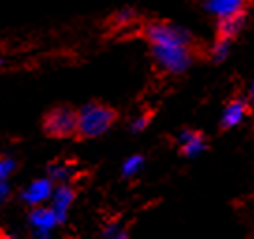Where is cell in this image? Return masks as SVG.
<instances>
[{
  "instance_id": "6da1fadb",
  "label": "cell",
  "mask_w": 254,
  "mask_h": 239,
  "mask_svg": "<svg viewBox=\"0 0 254 239\" xmlns=\"http://www.w3.org/2000/svg\"><path fill=\"white\" fill-rule=\"evenodd\" d=\"M118 118V112L111 105L90 101L77 111V138H97L105 135Z\"/></svg>"
},
{
  "instance_id": "7a4b0ae2",
  "label": "cell",
  "mask_w": 254,
  "mask_h": 239,
  "mask_svg": "<svg viewBox=\"0 0 254 239\" xmlns=\"http://www.w3.org/2000/svg\"><path fill=\"white\" fill-rule=\"evenodd\" d=\"M140 36L150 43V47H190L196 51V38L183 26L167 21H148L140 28Z\"/></svg>"
},
{
  "instance_id": "3957f363",
  "label": "cell",
  "mask_w": 254,
  "mask_h": 239,
  "mask_svg": "<svg viewBox=\"0 0 254 239\" xmlns=\"http://www.w3.org/2000/svg\"><path fill=\"white\" fill-rule=\"evenodd\" d=\"M41 127L51 138L77 136V109H73L71 105H56L45 112Z\"/></svg>"
},
{
  "instance_id": "277c9868",
  "label": "cell",
  "mask_w": 254,
  "mask_h": 239,
  "mask_svg": "<svg viewBox=\"0 0 254 239\" xmlns=\"http://www.w3.org/2000/svg\"><path fill=\"white\" fill-rule=\"evenodd\" d=\"M151 56H153L155 64L167 75H182L189 69L192 60H194V49L151 45Z\"/></svg>"
},
{
  "instance_id": "5b68a950",
  "label": "cell",
  "mask_w": 254,
  "mask_h": 239,
  "mask_svg": "<svg viewBox=\"0 0 254 239\" xmlns=\"http://www.w3.org/2000/svg\"><path fill=\"white\" fill-rule=\"evenodd\" d=\"M51 209L55 211L56 221L58 224L65 223L67 219V213H69V207L73 206V200H75V191L67 183H58L56 189H53V194H51Z\"/></svg>"
},
{
  "instance_id": "8992f818",
  "label": "cell",
  "mask_w": 254,
  "mask_h": 239,
  "mask_svg": "<svg viewBox=\"0 0 254 239\" xmlns=\"http://www.w3.org/2000/svg\"><path fill=\"white\" fill-rule=\"evenodd\" d=\"M247 23V11H239L228 17H219L217 19V40L232 41L238 36Z\"/></svg>"
},
{
  "instance_id": "52a82bcc",
  "label": "cell",
  "mask_w": 254,
  "mask_h": 239,
  "mask_svg": "<svg viewBox=\"0 0 254 239\" xmlns=\"http://www.w3.org/2000/svg\"><path fill=\"white\" fill-rule=\"evenodd\" d=\"M53 189H55V183L51 181V178H40L36 181H32L26 189L23 191V200L30 206H40L45 200L51 198L53 194Z\"/></svg>"
},
{
  "instance_id": "ba28073f",
  "label": "cell",
  "mask_w": 254,
  "mask_h": 239,
  "mask_svg": "<svg viewBox=\"0 0 254 239\" xmlns=\"http://www.w3.org/2000/svg\"><path fill=\"white\" fill-rule=\"evenodd\" d=\"M204 6L219 19V17H228L239 11H249L251 0H206Z\"/></svg>"
},
{
  "instance_id": "9c48e42d",
  "label": "cell",
  "mask_w": 254,
  "mask_h": 239,
  "mask_svg": "<svg viewBox=\"0 0 254 239\" xmlns=\"http://www.w3.org/2000/svg\"><path fill=\"white\" fill-rule=\"evenodd\" d=\"M178 140H180L183 155H187V157H196V155H200L207 148L204 135L200 131H194V129H185V131H182Z\"/></svg>"
},
{
  "instance_id": "30bf717a",
  "label": "cell",
  "mask_w": 254,
  "mask_h": 239,
  "mask_svg": "<svg viewBox=\"0 0 254 239\" xmlns=\"http://www.w3.org/2000/svg\"><path fill=\"white\" fill-rule=\"evenodd\" d=\"M249 111H251V107H249V101H245V99H234V101H230V103L226 105L224 112H222L221 129H232L234 125H238L239 121L249 114Z\"/></svg>"
},
{
  "instance_id": "8fae6325",
  "label": "cell",
  "mask_w": 254,
  "mask_h": 239,
  "mask_svg": "<svg viewBox=\"0 0 254 239\" xmlns=\"http://www.w3.org/2000/svg\"><path fill=\"white\" fill-rule=\"evenodd\" d=\"M30 224L36 230L51 232L58 224V221H56L55 211L51 207H45L40 204V206H34V209L30 211Z\"/></svg>"
},
{
  "instance_id": "7c38bea8",
  "label": "cell",
  "mask_w": 254,
  "mask_h": 239,
  "mask_svg": "<svg viewBox=\"0 0 254 239\" xmlns=\"http://www.w3.org/2000/svg\"><path fill=\"white\" fill-rule=\"evenodd\" d=\"M144 165V157L142 155H131L129 159L124 163L122 167V176L124 178H131V176H136L140 172V168Z\"/></svg>"
},
{
  "instance_id": "4fadbf2b",
  "label": "cell",
  "mask_w": 254,
  "mask_h": 239,
  "mask_svg": "<svg viewBox=\"0 0 254 239\" xmlns=\"http://www.w3.org/2000/svg\"><path fill=\"white\" fill-rule=\"evenodd\" d=\"M230 43L232 41H224V40H215L213 47L209 51V56L213 58L215 62H222L228 53H230Z\"/></svg>"
},
{
  "instance_id": "5bb4252c",
  "label": "cell",
  "mask_w": 254,
  "mask_h": 239,
  "mask_svg": "<svg viewBox=\"0 0 254 239\" xmlns=\"http://www.w3.org/2000/svg\"><path fill=\"white\" fill-rule=\"evenodd\" d=\"M67 176H69V170L65 165H51L49 167V178L53 183H65Z\"/></svg>"
},
{
  "instance_id": "9a60e30c",
  "label": "cell",
  "mask_w": 254,
  "mask_h": 239,
  "mask_svg": "<svg viewBox=\"0 0 254 239\" xmlns=\"http://www.w3.org/2000/svg\"><path fill=\"white\" fill-rule=\"evenodd\" d=\"M135 19H136V13L133 11V9H131V8H122L118 13L114 15V19H112V21H114V24H127V23H131V21H135Z\"/></svg>"
},
{
  "instance_id": "2e32d148",
  "label": "cell",
  "mask_w": 254,
  "mask_h": 239,
  "mask_svg": "<svg viewBox=\"0 0 254 239\" xmlns=\"http://www.w3.org/2000/svg\"><path fill=\"white\" fill-rule=\"evenodd\" d=\"M15 161L13 159H0V181H6L8 176L13 172Z\"/></svg>"
},
{
  "instance_id": "e0dca14e",
  "label": "cell",
  "mask_w": 254,
  "mask_h": 239,
  "mask_svg": "<svg viewBox=\"0 0 254 239\" xmlns=\"http://www.w3.org/2000/svg\"><path fill=\"white\" fill-rule=\"evenodd\" d=\"M150 120H151V114H150V112H146V114H142L140 118H136L135 121L131 123V131H133V133H140V131H144V129L148 127Z\"/></svg>"
},
{
  "instance_id": "ac0fdd59",
  "label": "cell",
  "mask_w": 254,
  "mask_h": 239,
  "mask_svg": "<svg viewBox=\"0 0 254 239\" xmlns=\"http://www.w3.org/2000/svg\"><path fill=\"white\" fill-rule=\"evenodd\" d=\"M8 194H9V185H8V181H0V204H2L4 200L8 198Z\"/></svg>"
},
{
  "instance_id": "d6986e66",
  "label": "cell",
  "mask_w": 254,
  "mask_h": 239,
  "mask_svg": "<svg viewBox=\"0 0 254 239\" xmlns=\"http://www.w3.org/2000/svg\"><path fill=\"white\" fill-rule=\"evenodd\" d=\"M0 239H15V238H11V236H6V234H0Z\"/></svg>"
},
{
  "instance_id": "ffe728a7",
  "label": "cell",
  "mask_w": 254,
  "mask_h": 239,
  "mask_svg": "<svg viewBox=\"0 0 254 239\" xmlns=\"http://www.w3.org/2000/svg\"><path fill=\"white\" fill-rule=\"evenodd\" d=\"M6 64V62H4V60H2V58H0V67H2V65Z\"/></svg>"
}]
</instances>
